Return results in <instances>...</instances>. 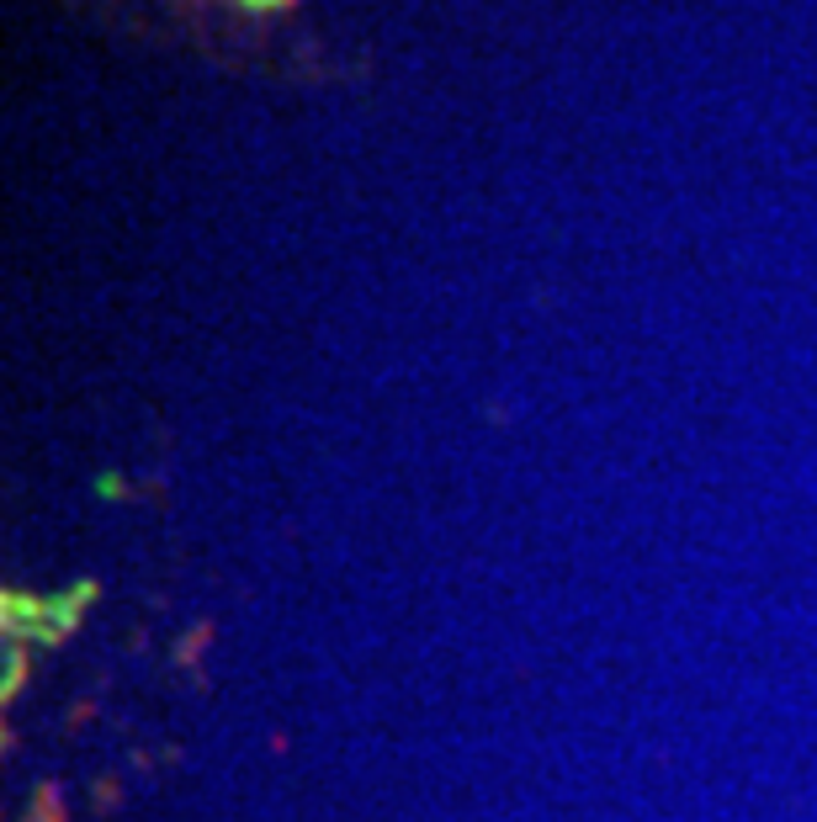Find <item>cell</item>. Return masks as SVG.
<instances>
[{"label":"cell","instance_id":"1","mask_svg":"<svg viewBox=\"0 0 817 822\" xmlns=\"http://www.w3.org/2000/svg\"><path fill=\"white\" fill-rule=\"evenodd\" d=\"M244 5H255V11L266 16V11H277V5H288V0H244Z\"/></svg>","mask_w":817,"mask_h":822}]
</instances>
